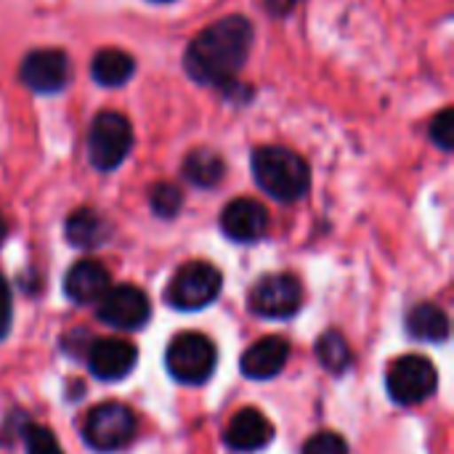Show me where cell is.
<instances>
[{
  "mask_svg": "<svg viewBox=\"0 0 454 454\" xmlns=\"http://www.w3.org/2000/svg\"><path fill=\"white\" fill-rule=\"evenodd\" d=\"M136 72V61L130 53L120 51V48H104L93 56L90 61V74L98 85L104 88H117L125 85Z\"/></svg>",
  "mask_w": 454,
  "mask_h": 454,
  "instance_id": "cell-16",
  "label": "cell"
},
{
  "mask_svg": "<svg viewBox=\"0 0 454 454\" xmlns=\"http://www.w3.org/2000/svg\"><path fill=\"white\" fill-rule=\"evenodd\" d=\"M19 74L35 93H59L69 82V59L59 48H40L24 56Z\"/></svg>",
  "mask_w": 454,
  "mask_h": 454,
  "instance_id": "cell-10",
  "label": "cell"
},
{
  "mask_svg": "<svg viewBox=\"0 0 454 454\" xmlns=\"http://www.w3.org/2000/svg\"><path fill=\"white\" fill-rule=\"evenodd\" d=\"M303 454H348V444L330 431H322L317 436H311L303 447Z\"/></svg>",
  "mask_w": 454,
  "mask_h": 454,
  "instance_id": "cell-24",
  "label": "cell"
},
{
  "mask_svg": "<svg viewBox=\"0 0 454 454\" xmlns=\"http://www.w3.org/2000/svg\"><path fill=\"white\" fill-rule=\"evenodd\" d=\"M317 359H319V364H322L325 370H330V372H335V375L346 372V370L351 367V362H354L351 348H348L346 338H343L338 330H330V333H325V335L317 340Z\"/></svg>",
  "mask_w": 454,
  "mask_h": 454,
  "instance_id": "cell-20",
  "label": "cell"
},
{
  "mask_svg": "<svg viewBox=\"0 0 454 454\" xmlns=\"http://www.w3.org/2000/svg\"><path fill=\"white\" fill-rule=\"evenodd\" d=\"M298 0H263V5L271 11V13H277V16H282V13H287V11H293V5H295Z\"/></svg>",
  "mask_w": 454,
  "mask_h": 454,
  "instance_id": "cell-26",
  "label": "cell"
},
{
  "mask_svg": "<svg viewBox=\"0 0 454 454\" xmlns=\"http://www.w3.org/2000/svg\"><path fill=\"white\" fill-rule=\"evenodd\" d=\"M133 146V128L120 112H101L88 130V160L98 170H114L122 165Z\"/></svg>",
  "mask_w": 454,
  "mask_h": 454,
  "instance_id": "cell-3",
  "label": "cell"
},
{
  "mask_svg": "<svg viewBox=\"0 0 454 454\" xmlns=\"http://www.w3.org/2000/svg\"><path fill=\"white\" fill-rule=\"evenodd\" d=\"M11 319H13V306H11V287L5 282V277L0 274V340L8 335L11 330Z\"/></svg>",
  "mask_w": 454,
  "mask_h": 454,
  "instance_id": "cell-25",
  "label": "cell"
},
{
  "mask_svg": "<svg viewBox=\"0 0 454 454\" xmlns=\"http://www.w3.org/2000/svg\"><path fill=\"white\" fill-rule=\"evenodd\" d=\"M149 202H152V210H154L160 218H173V215L181 210L184 197H181V192H178L173 184H157V186H152V192H149Z\"/></svg>",
  "mask_w": 454,
  "mask_h": 454,
  "instance_id": "cell-21",
  "label": "cell"
},
{
  "mask_svg": "<svg viewBox=\"0 0 454 454\" xmlns=\"http://www.w3.org/2000/svg\"><path fill=\"white\" fill-rule=\"evenodd\" d=\"M82 436L98 452L122 450L136 436V415L125 404H117V402L98 404L88 412Z\"/></svg>",
  "mask_w": 454,
  "mask_h": 454,
  "instance_id": "cell-6",
  "label": "cell"
},
{
  "mask_svg": "<svg viewBox=\"0 0 454 454\" xmlns=\"http://www.w3.org/2000/svg\"><path fill=\"white\" fill-rule=\"evenodd\" d=\"M436 383H439L436 367L426 356H418V354L396 359L388 367V378H386L388 396L404 407L426 402L436 391Z\"/></svg>",
  "mask_w": 454,
  "mask_h": 454,
  "instance_id": "cell-7",
  "label": "cell"
},
{
  "mask_svg": "<svg viewBox=\"0 0 454 454\" xmlns=\"http://www.w3.org/2000/svg\"><path fill=\"white\" fill-rule=\"evenodd\" d=\"M221 229L234 242H255L269 229V213L258 200L239 197L226 205L221 215Z\"/></svg>",
  "mask_w": 454,
  "mask_h": 454,
  "instance_id": "cell-11",
  "label": "cell"
},
{
  "mask_svg": "<svg viewBox=\"0 0 454 454\" xmlns=\"http://www.w3.org/2000/svg\"><path fill=\"white\" fill-rule=\"evenodd\" d=\"M24 447H27V454H64L61 447H59V439L45 428V426H35L29 423L24 428Z\"/></svg>",
  "mask_w": 454,
  "mask_h": 454,
  "instance_id": "cell-22",
  "label": "cell"
},
{
  "mask_svg": "<svg viewBox=\"0 0 454 454\" xmlns=\"http://www.w3.org/2000/svg\"><path fill=\"white\" fill-rule=\"evenodd\" d=\"M253 176L258 186L279 202H295L309 192L311 173L301 154L285 146H263L253 154Z\"/></svg>",
  "mask_w": 454,
  "mask_h": 454,
  "instance_id": "cell-2",
  "label": "cell"
},
{
  "mask_svg": "<svg viewBox=\"0 0 454 454\" xmlns=\"http://www.w3.org/2000/svg\"><path fill=\"white\" fill-rule=\"evenodd\" d=\"M154 3H170V0H154Z\"/></svg>",
  "mask_w": 454,
  "mask_h": 454,
  "instance_id": "cell-28",
  "label": "cell"
},
{
  "mask_svg": "<svg viewBox=\"0 0 454 454\" xmlns=\"http://www.w3.org/2000/svg\"><path fill=\"white\" fill-rule=\"evenodd\" d=\"M184 176L194 186H215L223 178V160L210 149H197L184 160Z\"/></svg>",
  "mask_w": 454,
  "mask_h": 454,
  "instance_id": "cell-19",
  "label": "cell"
},
{
  "mask_svg": "<svg viewBox=\"0 0 454 454\" xmlns=\"http://www.w3.org/2000/svg\"><path fill=\"white\" fill-rule=\"evenodd\" d=\"M271 439H274V426L269 423V418L263 412H258L253 407L237 412L223 434L226 447L234 452H258Z\"/></svg>",
  "mask_w": 454,
  "mask_h": 454,
  "instance_id": "cell-13",
  "label": "cell"
},
{
  "mask_svg": "<svg viewBox=\"0 0 454 454\" xmlns=\"http://www.w3.org/2000/svg\"><path fill=\"white\" fill-rule=\"evenodd\" d=\"M149 298L133 285L109 287L98 301V319L117 330H138L149 322Z\"/></svg>",
  "mask_w": 454,
  "mask_h": 454,
  "instance_id": "cell-9",
  "label": "cell"
},
{
  "mask_svg": "<svg viewBox=\"0 0 454 454\" xmlns=\"http://www.w3.org/2000/svg\"><path fill=\"white\" fill-rule=\"evenodd\" d=\"M431 138L439 149L450 152L454 146V112L452 109H442L434 122H431Z\"/></svg>",
  "mask_w": 454,
  "mask_h": 454,
  "instance_id": "cell-23",
  "label": "cell"
},
{
  "mask_svg": "<svg viewBox=\"0 0 454 454\" xmlns=\"http://www.w3.org/2000/svg\"><path fill=\"white\" fill-rule=\"evenodd\" d=\"M64 234H67L69 245H74V247H98V245L106 242L109 226H106V221L96 210L80 207V210H74L67 218Z\"/></svg>",
  "mask_w": 454,
  "mask_h": 454,
  "instance_id": "cell-17",
  "label": "cell"
},
{
  "mask_svg": "<svg viewBox=\"0 0 454 454\" xmlns=\"http://www.w3.org/2000/svg\"><path fill=\"white\" fill-rule=\"evenodd\" d=\"M303 290L293 274H266L250 293V309L266 319H287L301 309Z\"/></svg>",
  "mask_w": 454,
  "mask_h": 454,
  "instance_id": "cell-8",
  "label": "cell"
},
{
  "mask_svg": "<svg viewBox=\"0 0 454 454\" xmlns=\"http://www.w3.org/2000/svg\"><path fill=\"white\" fill-rule=\"evenodd\" d=\"M109 287H112L109 271L98 261H90V258L77 261L67 271V277H64V293H67V298H72L80 306L98 303Z\"/></svg>",
  "mask_w": 454,
  "mask_h": 454,
  "instance_id": "cell-14",
  "label": "cell"
},
{
  "mask_svg": "<svg viewBox=\"0 0 454 454\" xmlns=\"http://www.w3.org/2000/svg\"><path fill=\"white\" fill-rule=\"evenodd\" d=\"M136 359H138L136 346H130L128 340H117V338L93 340V346L88 348V367L98 380L125 378L133 370Z\"/></svg>",
  "mask_w": 454,
  "mask_h": 454,
  "instance_id": "cell-12",
  "label": "cell"
},
{
  "mask_svg": "<svg viewBox=\"0 0 454 454\" xmlns=\"http://www.w3.org/2000/svg\"><path fill=\"white\" fill-rule=\"evenodd\" d=\"M165 362H168L170 375L178 383L200 386L213 375L215 362H218V351H215L210 338H205L200 333H184V335L170 340Z\"/></svg>",
  "mask_w": 454,
  "mask_h": 454,
  "instance_id": "cell-4",
  "label": "cell"
},
{
  "mask_svg": "<svg viewBox=\"0 0 454 454\" xmlns=\"http://www.w3.org/2000/svg\"><path fill=\"white\" fill-rule=\"evenodd\" d=\"M3 237H5V223H3V218H0V242H3Z\"/></svg>",
  "mask_w": 454,
  "mask_h": 454,
  "instance_id": "cell-27",
  "label": "cell"
},
{
  "mask_svg": "<svg viewBox=\"0 0 454 454\" xmlns=\"http://www.w3.org/2000/svg\"><path fill=\"white\" fill-rule=\"evenodd\" d=\"M290 359V346L287 340L277 338V335H269L263 340H255L245 354H242V372L250 378V380H269L274 375H279L285 370Z\"/></svg>",
  "mask_w": 454,
  "mask_h": 454,
  "instance_id": "cell-15",
  "label": "cell"
},
{
  "mask_svg": "<svg viewBox=\"0 0 454 454\" xmlns=\"http://www.w3.org/2000/svg\"><path fill=\"white\" fill-rule=\"evenodd\" d=\"M221 293V271L205 261H192L176 271L168 285V303L181 311H197L213 303Z\"/></svg>",
  "mask_w": 454,
  "mask_h": 454,
  "instance_id": "cell-5",
  "label": "cell"
},
{
  "mask_svg": "<svg viewBox=\"0 0 454 454\" xmlns=\"http://www.w3.org/2000/svg\"><path fill=\"white\" fill-rule=\"evenodd\" d=\"M407 330L418 340L444 343L450 338V317L436 303H420L407 314Z\"/></svg>",
  "mask_w": 454,
  "mask_h": 454,
  "instance_id": "cell-18",
  "label": "cell"
},
{
  "mask_svg": "<svg viewBox=\"0 0 454 454\" xmlns=\"http://www.w3.org/2000/svg\"><path fill=\"white\" fill-rule=\"evenodd\" d=\"M253 45V24L245 16H226L205 27L186 51V72L202 85L234 80Z\"/></svg>",
  "mask_w": 454,
  "mask_h": 454,
  "instance_id": "cell-1",
  "label": "cell"
}]
</instances>
